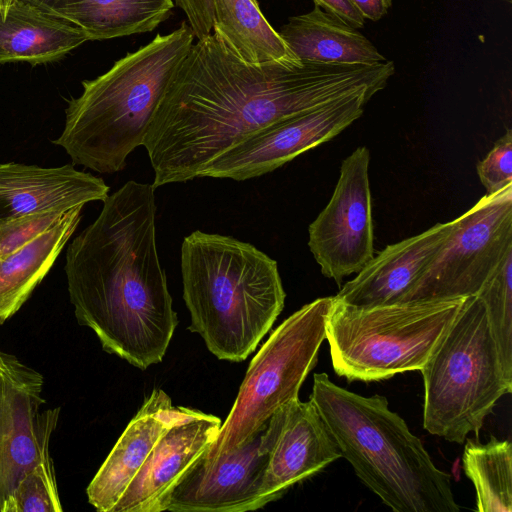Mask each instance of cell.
Masks as SVG:
<instances>
[{
	"mask_svg": "<svg viewBox=\"0 0 512 512\" xmlns=\"http://www.w3.org/2000/svg\"><path fill=\"white\" fill-rule=\"evenodd\" d=\"M28 2L52 15L56 16V12L62 0H22Z\"/></svg>",
	"mask_w": 512,
	"mask_h": 512,
	"instance_id": "32",
	"label": "cell"
},
{
	"mask_svg": "<svg viewBox=\"0 0 512 512\" xmlns=\"http://www.w3.org/2000/svg\"><path fill=\"white\" fill-rule=\"evenodd\" d=\"M477 174L487 195L512 184V130L499 138L490 152L477 164Z\"/></svg>",
	"mask_w": 512,
	"mask_h": 512,
	"instance_id": "28",
	"label": "cell"
},
{
	"mask_svg": "<svg viewBox=\"0 0 512 512\" xmlns=\"http://www.w3.org/2000/svg\"><path fill=\"white\" fill-rule=\"evenodd\" d=\"M512 250V184L454 219L435 257L400 302L476 295Z\"/></svg>",
	"mask_w": 512,
	"mask_h": 512,
	"instance_id": "9",
	"label": "cell"
},
{
	"mask_svg": "<svg viewBox=\"0 0 512 512\" xmlns=\"http://www.w3.org/2000/svg\"><path fill=\"white\" fill-rule=\"evenodd\" d=\"M109 186L102 178L67 164H0V225L35 213H65L93 201H104Z\"/></svg>",
	"mask_w": 512,
	"mask_h": 512,
	"instance_id": "16",
	"label": "cell"
},
{
	"mask_svg": "<svg viewBox=\"0 0 512 512\" xmlns=\"http://www.w3.org/2000/svg\"><path fill=\"white\" fill-rule=\"evenodd\" d=\"M313 2L325 12L340 18L356 29L364 26V17L350 0H313Z\"/></svg>",
	"mask_w": 512,
	"mask_h": 512,
	"instance_id": "30",
	"label": "cell"
},
{
	"mask_svg": "<svg viewBox=\"0 0 512 512\" xmlns=\"http://www.w3.org/2000/svg\"><path fill=\"white\" fill-rule=\"evenodd\" d=\"M181 274L188 329L220 360H245L284 308L277 262L230 236L199 230L187 235Z\"/></svg>",
	"mask_w": 512,
	"mask_h": 512,
	"instance_id": "3",
	"label": "cell"
},
{
	"mask_svg": "<svg viewBox=\"0 0 512 512\" xmlns=\"http://www.w3.org/2000/svg\"><path fill=\"white\" fill-rule=\"evenodd\" d=\"M466 297L371 307L334 303L326 323L335 373L348 381H380L420 370Z\"/></svg>",
	"mask_w": 512,
	"mask_h": 512,
	"instance_id": "7",
	"label": "cell"
},
{
	"mask_svg": "<svg viewBox=\"0 0 512 512\" xmlns=\"http://www.w3.org/2000/svg\"><path fill=\"white\" fill-rule=\"evenodd\" d=\"M185 13L188 25L197 40L203 39L213 30V0H175Z\"/></svg>",
	"mask_w": 512,
	"mask_h": 512,
	"instance_id": "29",
	"label": "cell"
},
{
	"mask_svg": "<svg viewBox=\"0 0 512 512\" xmlns=\"http://www.w3.org/2000/svg\"><path fill=\"white\" fill-rule=\"evenodd\" d=\"M334 296L305 304L285 319L251 360L238 395L216 440L202 454L213 461L255 435L271 415L299 398L301 385L318 359Z\"/></svg>",
	"mask_w": 512,
	"mask_h": 512,
	"instance_id": "8",
	"label": "cell"
},
{
	"mask_svg": "<svg viewBox=\"0 0 512 512\" xmlns=\"http://www.w3.org/2000/svg\"><path fill=\"white\" fill-rule=\"evenodd\" d=\"M261 446L267 454L260 488L266 504L342 457L315 405L299 398L271 415L263 428Z\"/></svg>",
	"mask_w": 512,
	"mask_h": 512,
	"instance_id": "13",
	"label": "cell"
},
{
	"mask_svg": "<svg viewBox=\"0 0 512 512\" xmlns=\"http://www.w3.org/2000/svg\"><path fill=\"white\" fill-rule=\"evenodd\" d=\"M213 9L212 31L246 63L302 62L264 17L257 0H213Z\"/></svg>",
	"mask_w": 512,
	"mask_h": 512,
	"instance_id": "22",
	"label": "cell"
},
{
	"mask_svg": "<svg viewBox=\"0 0 512 512\" xmlns=\"http://www.w3.org/2000/svg\"><path fill=\"white\" fill-rule=\"evenodd\" d=\"M86 41L82 29L28 2L15 0L0 8V64L54 61Z\"/></svg>",
	"mask_w": 512,
	"mask_h": 512,
	"instance_id": "19",
	"label": "cell"
},
{
	"mask_svg": "<svg viewBox=\"0 0 512 512\" xmlns=\"http://www.w3.org/2000/svg\"><path fill=\"white\" fill-rule=\"evenodd\" d=\"M65 213L58 211L35 213L0 225V258L19 250L53 227Z\"/></svg>",
	"mask_w": 512,
	"mask_h": 512,
	"instance_id": "27",
	"label": "cell"
},
{
	"mask_svg": "<svg viewBox=\"0 0 512 512\" xmlns=\"http://www.w3.org/2000/svg\"><path fill=\"white\" fill-rule=\"evenodd\" d=\"M423 427L463 444L482 428L497 401L512 391L503 371L484 305L466 297L460 311L420 369Z\"/></svg>",
	"mask_w": 512,
	"mask_h": 512,
	"instance_id": "6",
	"label": "cell"
},
{
	"mask_svg": "<svg viewBox=\"0 0 512 512\" xmlns=\"http://www.w3.org/2000/svg\"><path fill=\"white\" fill-rule=\"evenodd\" d=\"M190 26L179 28L126 54L104 74L82 82V93L65 111L53 143L75 164L92 171H121L142 146L149 124L172 78L194 43Z\"/></svg>",
	"mask_w": 512,
	"mask_h": 512,
	"instance_id": "5",
	"label": "cell"
},
{
	"mask_svg": "<svg viewBox=\"0 0 512 512\" xmlns=\"http://www.w3.org/2000/svg\"><path fill=\"white\" fill-rule=\"evenodd\" d=\"M476 295L484 305L503 371L512 380V250Z\"/></svg>",
	"mask_w": 512,
	"mask_h": 512,
	"instance_id": "25",
	"label": "cell"
},
{
	"mask_svg": "<svg viewBox=\"0 0 512 512\" xmlns=\"http://www.w3.org/2000/svg\"><path fill=\"white\" fill-rule=\"evenodd\" d=\"M392 61L253 65L212 31L193 43L168 85L142 146L157 188L200 177L248 135L341 98L384 89Z\"/></svg>",
	"mask_w": 512,
	"mask_h": 512,
	"instance_id": "1",
	"label": "cell"
},
{
	"mask_svg": "<svg viewBox=\"0 0 512 512\" xmlns=\"http://www.w3.org/2000/svg\"><path fill=\"white\" fill-rule=\"evenodd\" d=\"M264 426L213 461L199 456L168 493L161 512H245L264 507L260 494L267 462L261 446Z\"/></svg>",
	"mask_w": 512,
	"mask_h": 512,
	"instance_id": "14",
	"label": "cell"
},
{
	"mask_svg": "<svg viewBox=\"0 0 512 512\" xmlns=\"http://www.w3.org/2000/svg\"><path fill=\"white\" fill-rule=\"evenodd\" d=\"M173 7L172 0H62L56 16L93 41L151 32Z\"/></svg>",
	"mask_w": 512,
	"mask_h": 512,
	"instance_id": "23",
	"label": "cell"
},
{
	"mask_svg": "<svg viewBox=\"0 0 512 512\" xmlns=\"http://www.w3.org/2000/svg\"><path fill=\"white\" fill-rule=\"evenodd\" d=\"M462 467L474 485L477 511H512V444L509 440L491 436L487 443H481L467 439Z\"/></svg>",
	"mask_w": 512,
	"mask_h": 512,
	"instance_id": "24",
	"label": "cell"
},
{
	"mask_svg": "<svg viewBox=\"0 0 512 512\" xmlns=\"http://www.w3.org/2000/svg\"><path fill=\"white\" fill-rule=\"evenodd\" d=\"M373 95L362 91L262 128L214 158L200 177L244 181L272 172L342 132Z\"/></svg>",
	"mask_w": 512,
	"mask_h": 512,
	"instance_id": "10",
	"label": "cell"
},
{
	"mask_svg": "<svg viewBox=\"0 0 512 512\" xmlns=\"http://www.w3.org/2000/svg\"><path fill=\"white\" fill-rule=\"evenodd\" d=\"M222 421L189 409L157 440L112 512H161L173 486L212 444Z\"/></svg>",
	"mask_w": 512,
	"mask_h": 512,
	"instance_id": "15",
	"label": "cell"
},
{
	"mask_svg": "<svg viewBox=\"0 0 512 512\" xmlns=\"http://www.w3.org/2000/svg\"><path fill=\"white\" fill-rule=\"evenodd\" d=\"M44 379L0 351V512L22 475L46 454L60 408L40 412Z\"/></svg>",
	"mask_w": 512,
	"mask_h": 512,
	"instance_id": "12",
	"label": "cell"
},
{
	"mask_svg": "<svg viewBox=\"0 0 512 512\" xmlns=\"http://www.w3.org/2000/svg\"><path fill=\"white\" fill-rule=\"evenodd\" d=\"M364 19L377 21L381 19L391 7L392 0H350Z\"/></svg>",
	"mask_w": 512,
	"mask_h": 512,
	"instance_id": "31",
	"label": "cell"
},
{
	"mask_svg": "<svg viewBox=\"0 0 512 512\" xmlns=\"http://www.w3.org/2000/svg\"><path fill=\"white\" fill-rule=\"evenodd\" d=\"M15 0H0V8L5 9L9 5H11Z\"/></svg>",
	"mask_w": 512,
	"mask_h": 512,
	"instance_id": "33",
	"label": "cell"
},
{
	"mask_svg": "<svg viewBox=\"0 0 512 512\" xmlns=\"http://www.w3.org/2000/svg\"><path fill=\"white\" fill-rule=\"evenodd\" d=\"M83 206L67 211L53 227L0 258V324L12 317L50 271L77 228Z\"/></svg>",
	"mask_w": 512,
	"mask_h": 512,
	"instance_id": "21",
	"label": "cell"
},
{
	"mask_svg": "<svg viewBox=\"0 0 512 512\" xmlns=\"http://www.w3.org/2000/svg\"><path fill=\"white\" fill-rule=\"evenodd\" d=\"M155 189L129 180L108 195L64 267L78 324L142 370L162 361L178 325L157 251Z\"/></svg>",
	"mask_w": 512,
	"mask_h": 512,
	"instance_id": "2",
	"label": "cell"
},
{
	"mask_svg": "<svg viewBox=\"0 0 512 512\" xmlns=\"http://www.w3.org/2000/svg\"><path fill=\"white\" fill-rule=\"evenodd\" d=\"M171 398L155 388L128 423L87 487L89 503L100 512H112L160 436L185 415Z\"/></svg>",
	"mask_w": 512,
	"mask_h": 512,
	"instance_id": "18",
	"label": "cell"
},
{
	"mask_svg": "<svg viewBox=\"0 0 512 512\" xmlns=\"http://www.w3.org/2000/svg\"><path fill=\"white\" fill-rule=\"evenodd\" d=\"M369 162L364 146L343 160L330 201L308 229V246L322 274L339 286L375 255Z\"/></svg>",
	"mask_w": 512,
	"mask_h": 512,
	"instance_id": "11",
	"label": "cell"
},
{
	"mask_svg": "<svg viewBox=\"0 0 512 512\" xmlns=\"http://www.w3.org/2000/svg\"><path fill=\"white\" fill-rule=\"evenodd\" d=\"M279 34L300 61L365 65L386 61L358 29L317 5L290 17Z\"/></svg>",
	"mask_w": 512,
	"mask_h": 512,
	"instance_id": "20",
	"label": "cell"
},
{
	"mask_svg": "<svg viewBox=\"0 0 512 512\" xmlns=\"http://www.w3.org/2000/svg\"><path fill=\"white\" fill-rule=\"evenodd\" d=\"M309 400L342 457L394 512H458L451 476L433 463L421 440L382 395L365 397L315 373Z\"/></svg>",
	"mask_w": 512,
	"mask_h": 512,
	"instance_id": "4",
	"label": "cell"
},
{
	"mask_svg": "<svg viewBox=\"0 0 512 512\" xmlns=\"http://www.w3.org/2000/svg\"><path fill=\"white\" fill-rule=\"evenodd\" d=\"M63 510L50 453L19 479L2 512H61Z\"/></svg>",
	"mask_w": 512,
	"mask_h": 512,
	"instance_id": "26",
	"label": "cell"
},
{
	"mask_svg": "<svg viewBox=\"0 0 512 512\" xmlns=\"http://www.w3.org/2000/svg\"><path fill=\"white\" fill-rule=\"evenodd\" d=\"M454 220L388 245L346 282L335 298L342 303L371 307L400 302L443 246Z\"/></svg>",
	"mask_w": 512,
	"mask_h": 512,
	"instance_id": "17",
	"label": "cell"
}]
</instances>
